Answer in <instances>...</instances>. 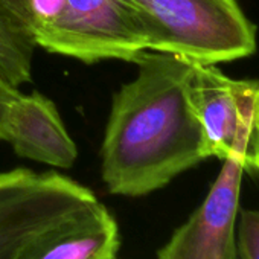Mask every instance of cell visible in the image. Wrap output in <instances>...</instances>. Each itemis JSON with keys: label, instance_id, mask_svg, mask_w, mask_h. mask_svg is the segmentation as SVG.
<instances>
[{"label": "cell", "instance_id": "6da1fadb", "mask_svg": "<svg viewBox=\"0 0 259 259\" xmlns=\"http://www.w3.org/2000/svg\"><path fill=\"white\" fill-rule=\"evenodd\" d=\"M136 76L114 93L101 145V177L108 192L144 197L207 160L186 81L192 61L144 51Z\"/></svg>", "mask_w": 259, "mask_h": 259}, {"label": "cell", "instance_id": "7a4b0ae2", "mask_svg": "<svg viewBox=\"0 0 259 259\" xmlns=\"http://www.w3.org/2000/svg\"><path fill=\"white\" fill-rule=\"evenodd\" d=\"M138 17L148 51L218 64L251 55L256 28L238 0H123Z\"/></svg>", "mask_w": 259, "mask_h": 259}, {"label": "cell", "instance_id": "3957f363", "mask_svg": "<svg viewBox=\"0 0 259 259\" xmlns=\"http://www.w3.org/2000/svg\"><path fill=\"white\" fill-rule=\"evenodd\" d=\"M186 92L207 157L238 160L259 176V81L232 79L217 64L192 63Z\"/></svg>", "mask_w": 259, "mask_h": 259}, {"label": "cell", "instance_id": "277c9868", "mask_svg": "<svg viewBox=\"0 0 259 259\" xmlns=\"http://www.w3.org/2000/svg\"><path fill=\"white\" fill-rule=\"evenodd\" d=\"M98 201L92 189L54 171H0V259H17L35 236Z\"/></svg>", "mask_w": 259, "mask_h": 259}, {"label": "cell", "instance_id": "5b68a950", "mask_svg": "<svg viewBox=\"0 0 259 259\" xmlns=\"http://www.w3.org/2000/svg\"><path fill=\"white\" fill-rule=\"evenodd\" d=\"M41 49L87 64L105 60L133 63L147 51V40L123 0H64Z\"/></svg>", "mask_w": 259, "mask_h": 259}, {"label": "cell", "instance_id": "8992f818", "mask_svg": "<svg viewBox=\"0 0 259 259\" xmlns=\"http://www.w3.org/2000/svg\"><path fill=\"white\" fill-rule=\"evenodd\" d=\"M244 168L226 159L203 203L157 251V259H236V220Z\"/></svg>", "mask_w": 259, "mask_h": 259}, {"label": "cell", "instance_id": "52a82bcc", "mask_svg": "<svg viewBox=\"0 0 259 259\" xmlns=\"http://www.w3.org/2000/svg\"><path fill=\"white\" fill-rule=\"evenodd\" d=\"M19 157L69 169L78 159V148L52 99L40 92L19 93L11 105L7 138Z\"/></svg>", "mask_w": 259, "mask_h": 259}, {"label": "cell", "instance_id": "ba28073f", "mask_svg": "<svg viewBox=\"0 0 259 259\" xmlns=\"http://www.w3.org/2000/svg\"><path fill=\"white\" fill-rule=\"evenodd\" d=\"M119 244L117 223L98 201L35 236L17 259H116Z\"/></svg>", "mask_w": 259, "mask_h": 259}, {"label": "cell", "instance_id": "9c48e42d", "mask_svg": "<svg viewBox=\"0 0 259 259\" xmlns=\"http://www.w3.org/2000/svg\"><path fill=\"white\" fill-rule=\"evenodd\" d=\"M64 0H0V22L8 31L41 48L52 32Z\"/></svg>", "mask_w": 259, "mask_h": 259}, {"label": "cell", "instance_id": "30bf717a", "mask_svg": "<svg viewBox=\"0 0 259 259\" xmlns=\"http://www.w3.org/2000/svg\"><path fill=\"white\" fill-rule=\"evenodd\" d=\"M34 46L17 37L0 22V75L11 85L20 87L31 81Z\"/></svg>", "mask_w": 259, "mask_h": 259}, {"label": "cell", "instance_id": "8fae6325", "mask_svg": "<svg viewBox=\"0 0 259 259\" xmlns=\"http://www.w3.org/2000/svg\"><path fill=\"white\" fill-rule=\"evenodd\" d=\"M236 259H259V209L239 207L236 220Z\"/></svg>", "mask_w": 259, "mask_h": 259}, {"label": "cell", "instance_id": "7c38bea8", "mask_svg": "<svg viewBox=\"0 0 259 259\" xmlns=\"http://www.w3.org/2000/svg\"><path fill=\"white\" fill-rule=\"evenodd\" d=\"M19 93L20 90L17 87L11 85L2 75H0V141H5L7 138L8 114Z\"/></svg>", "mask_w": 259, "mask_h": 259}]
</instances>
